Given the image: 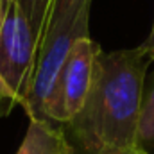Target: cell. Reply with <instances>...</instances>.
Wrapping results in <instances>:
<instances>
[{
  "mask_svg": "<svg viewBox=\"0 0 154 154\" xmlns=\"http://www.w3.org/2000/svg\"><path fill=\"white\" fill-rule=\"evenodd\" d=\"M151 65L142 45L97 54L90 93L63 125L77 154H122L140 147V102Z\"/></svg>",
  "mask_w": 154,
  "mask_h": 154,
  "instance_id": "cell-1",
  "label": "cell"
},
{
  "mask_svg": "<svg viewBox=\"0 0 154 154\" xmlns=\"http://www.w3.org/2000/svg\"><path fill=\"white\" fill-rule=\"evenodd\" d=\"M90 4H84L77 13L63 18L61 22L50 25L38 47L34 75L23 109L29 118L52 122V111L56 102V91L59 75L65 65V59L70 52V47L81 36H88V20H90Z\"/></svg>",
  "mask_w": 154,
  "mask_h": 154,
  "instance_id": "cell-2",
  "label": "cell"
},
{
  "mask_svg": "<svg viewBox=\"0 0 154 154\" xmlns=\"http://www.w3.org/2000/svg\"><path fill=\"white\" fill-rule=\"evenodd\" d=\"M38 56V39L25 14L13 0H4L0 27V81L16 106H23Z\"/></svg>",
  "mask_w": 154,
  "mask_h": 154,
  "instance_id": "cell-3",
  "label": "cell"
},
{
  "mask_svg": "<svg viewBox=\"0 0 154 154\" xmlns=\"http://www.w3.org/2000/svg\"><path fill=\"white\" fill-rule=\"evenodd\" d=\"M100 50L102 48L99 47V43L90 38V34L77 38L70 47L57 82L56 102L52 111L54 124L65 125L82 108L93 82L95 59Z\"/></svg>",
  "mask_w": 154,
  "mask_h": 154,
  "instance_id": "cell-4",
  "label": "cell"
},
{
  "mask_svg": "<svg viewBox=\"0 0 154 154\" xmlns=\"http://www.w3.org/2000/svg\"><path fill=\"white\" fill-rule=\"evenodd\" d=\"M16 154H77V151L61 124L32 118Z\"/></svg>",
  "mask_w": 154,
  "mask_h": 154,
  "instance_id": "cell-5",
  "label": "cell"
},
{
  "mask_svg": "<svg viewBox=\"0 0 154 154\" xmlns=\"http://www.w3.org/2000/svg\"><path fill=\"white\" fill-rule=\"evenodd\" d=\"M138 145L152 154L154 149V70L143 82L140 116H138Z\"/></svg>",
  "mask_w": 154,
  "mask_h": 154,
  "instance_id": "cell-6",
  "label": "cell"
},
{
  "mask_svg": "<svg viewBox=\"0 0 154 154\" xmlns=\"http://www.w3.org/2000/svg\"><path fill=\"white\" fill-rule=\"evenodd\" d=\"M13 2L25 14L34 36L38 39V47H39L41 39L45 36V31H47V23H48L50 13H52L54 0H13Z\"/></svg>",
  "mask_w": 154,
  "mask_h": 154,
  "instance_id": "cell-7",
  "label": "cell"
},
{
  "mask_svg": "<svg viewBox=\"0 0 154 154\" xmlns=\"http://www.w3.org/2000/svg\"><path fill=\"white\" fill-rule=\"evenodd\" d=\"M91 0H54V5H52V13H50V18H48V23H47V29L57 22H61L63 18L70 16L77 13L84 4H88ZM47 32V31H45Z\"/></svg>",
  "mask_w": 154,
  "mask_h": 154,
  "instance_id": "cell-8",
  "label": "cell"
},
{
  "mask_svg": "<svg viewBox=\"0 0 154 154\" xmlns=\"http://www.w3.org/2000/svg\"><path fill=\"white\" fill-rule=\"evenodd\" d=\"M14 106H16V104L13 102L9 91L5 90V86H4L2 81H0V115H9Z\"/></svg>",
  "mask_w": 154,
  "mask_h": 154,
  "instance_id": "cell-9",
  "label": "cell"
},
{
  "mask_svg": "<svg viewBox=\"0 0 154 154\" xmlns=\"http://www.w3.org/2000/svg\"><path fill=\"white\" fill-rule=\"evenodd\" d=\"M142 47L145 48V52L151 56V59H152V63H154V22H152V29H151V32H149L147 39L142 43Z\"/></svg>",
  "mask_w": 154,
  "mask_h": 154,
  "instance_id": "cell-10",
  "label": "cell"
},
{
  "mask_svg": "<svg viewBox=\"0 0 154 154\" xmlns=\"http://www.w3.org/2000/svg\"><path fill=\"white\" fill-rule=\"evenodd\" d=\"M122 154H151V152H147V151H145V149H142V147H134V149L125 151V152H122Z\"/></svg>",
  "mask_w": 154,
  "mask_h": 154,
  "instance_id": "cell-11",
  "label": "cell"
},
{
  "mask_svg": "<svg viewBox=\"0 0 154 154\" xmlns=\"http://www.w3.org/2000/svg\"><path fill=\"white\" fill-rule=\"evenodd\" d=\"M2 20H4V0H0V27H2Z\"/></svg>",
  "mask_w": 154,
  "mask_h": 154,
  "instance_id": "cell-12",
  "label": "cell"
}]
</instances>
